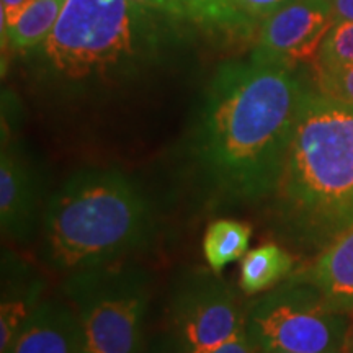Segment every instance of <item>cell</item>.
I'll use <instances>...</instances> for the list:
<instances>
[{
	"label": "cell",
	"instance_id": "1",
	"mask_svg": "<svg viewBox=\"0 0 353 353\" xmlns=\"http://www.w3.org/2000/svg\"><path fill=\"white\" fill-rule=\"evenodd\" d=\"M307 90L294 68L255 54L219 68L190 143L193 174L211 200H270Z\"/></svg>",
	"mask_w": 353,
	"mask_h": 353
},
{
	"label": "cell",
	"instance_id": "2",
	"mask_svg": "<svg viewBox=\"0 0 353 353\" xmlns=\"http://www.w3.org/2000/svg\"><path fill=\"white\" fill-rule=\"evenodd\" d=\"M270 200L273 229L291 244L322 250L352 226V105L309 88Z\"/></svg>",
	"mask_w": 353,
	"mask_h": 353
},
{
	"label": "cell",
	"instance_id": "3",
	"mask_svg": "<svg viewBox=\"0 0 353 353\" xmlns=\"http://www.w3.org/2000/svg\"><path fill=\"white\" fill-rule=\"evenodd\" d=\"M151 203L126 174L79 170L48 201L43 255L56 272L76 273L125 260L151 241Z\"/></svg>",
	"mask_w": 353,
	"mask_h": 353
},
{
	"label": "cell",
	"instance_id": "4",
	"mask_svg": "<svg viewBox=\"0 0 353 353\" xmlns=\"http://www.w3.org/2000/svg\"><path fill=\"white\" fill-rule=\"evenodd\" d=\"M144 12L131 0H65L39 46L43 74L70 90L134 76L154 43Z\"/></svg>",
	"mask_w": 353,
	"mask_h": 353
},
{
	"label": "cell",
	"instance_id": "5",
	"mask_svg": "<svg viewBox=\"0 0 353 353\" xmlns=\"http://www.w3.org/2000/svg\"><path fill=\"white\" fill-rule=\"evenodd\" d=\"M64 294L82 330V353H138L151 299V278L114 262L70 273Z\"/></svg>",
	"mask_w": 353,
	"mask_h": 353
},
{
	"label": "cell",
	"instance_id": "6",
	"mask_svg": "<svg viewBox=\"0 0 353 353\" xmlns=\"http://www.w3.org/2000/svg\"><path fill=\"white\" fill-rule=\"evenodd\" d=\"M245 330L260 352L343 353L348 321L314 286L293 276L249 307Z\"/></svg>",
	"mask_w": 353,
	"mask_h": 353
},
{
	"label": "cell",
	"instance_id": "7",
	"mask_svg": "<svg viewBox=\"0 0 353 353\" xmlns=\"http://www.w3.org/2000/svg\"><path fill=\"white\" fill-rule=\"evenodd\" d=\"M214 275L193 273L172 294L170 322L183 353H208L245 329L247 311Z\"/></svg>",
	"mask_w": 353,
	"mask_h": 353
},
{
	"label": "cell",
	"instance_id": "8",
	"mask_svg": "<svg viewBox=\"0 0 353 353\" xmlns=\"http://www.w3.org/2000/svg\"><path fill=\"white\" fill-rule=\"evenodd\" d=\"M334 25L329 0H290L260 23L254 54L291 68L316 61Z\"/></svg>",
	"mask_w": 353,
	"mask_h": 353
},
{
	"label": "cell",
	"instance_id": "9",
	"mask_svg": "<svg viewBox=\"0 0 353 353\" xmlns=\"http://www.w3.org/2000/svg\"><path fill=\"white\" fill-rule=\"evenodd\" d=\"M38 183L33 170L13 149L0 159V226L3 236L25 242L38 223Z\"/></svg>",
	"mask_w": 353,
	"mask_h": 353
},
{
	"label": "cell",
	"instance_id": "10",
	"mask_svg": "<svg viewBox=\"0 0 353 353\" xmlns=\"http://www.w3.org/2000/svg\"><path fill=\"white\" fill-rule=\"evenodd\" d=\"M7 353H82V330L74 307L57 299L43 301Z\"/></svg>",
	"mask_w": 353,
	"mask_h": 353
},
{
	"label": "cell",
	"instance_id": "11",
	"mask_svg": "<svg viewBox=\"0 0 353 353\" xmlns=\"http://www.w3.org/2000/svg\"><path fill=\"white\" fill-rule=\"evenodd\" d=\"M319 291L341 314H353V224L321 250L312 267L296 275Z\"/></svg>",
	"mask_w": 353,
	"mask_h": 353
},
{
	"label": "cell",
	"instance_id": "12",
	"mask_svg": "<svg viewBox=\"0 0 353 353\" xmlns=\"http://www.w3.org/2000/svg\"><path fill=\"white\" fill-rule=\"evenodd\" d=\"M2 306H0V353H7L13 339L23 327L25 322L32 317L41 304L43 281L37 278H15L3 280Z\"/></svg>",
	"mask_w": 353,
	"mask_h": 353
},
{
	"label": "cell",
	"instance_id": "13",
	"mask_svg": "<svg viewBox=\"0 0 353 353\" xmlns=\"http://www.w3.org/2000/svg\"><path fill=\"white\" fill-rule=\"evenodd\" d=\"M170 15L232 37H250L255 30L237 7L236 0H170Z\"/></svg>",
	"mask_w": 353,
	"mask_h": 353
},
{
	"label": "cell",
	"instance_id": "14",
	"mask_svg": "<svg viewBox=\"0 0 353 353\" xmlns=\"http://www.w3.org/2000/svg\"><path fill=\"white\" fill-rule=\"evenodd\" d=\"M293 267V255L273 242L247 250L241 262V288L245 294L262 293L280 283Z\"/></svg>",
	"mask_w": 353,
	"mask_h": 353
},
{
	"label": "cell",
	"instance_id": "15",
	"mask_svg": "<svg viewBox=\"0 0 353 353\" xmlns=\"http://www.w3.org/2000/svg\"><path fill=\"white\" fill-rule=\"evenodd\" d=\"M250 237L252 228L242 221L216 219L210 223L203 237V255L211 272H223L229 263L244 257Z\"/></svg>",
	"mask_w": 353,
	"mask_h": 353
},
{
	"label": "cell",
	"instance_id": "16",
	"mask_svg": "<svg viewBox=\"0 0 353 353\" xmlns=\"http://www.w3.org/2000/svg\"><path fill=\"white\" fill-rule=\"evenodd\" d=\"M65 0H34L15 25L8 28V41L19 51L41 46L54 28Z\"/></svg>",
	"mask_w": 353,
	"mask_h": 353
},
{
	"label": "cell",
	"instance_id": "17",
	"mask_svg": "<svg viewBox=\"0 0 353 353\" xmlns=\"http://www.w3.org/2000/svg\"><path fill=\"white\" fill-rule=\"evenodd\" d=\"M347 64H353V21H341L329 30L314 61L316 70Z\"/></svg>",
	"mask_w": 353,
	"mask_h": 353
},
{
	"label": "cell",
	"instance_id": "18",
	"mask_svg": "<svg viewBox=\"0 0 353 353\" xmlns=\"http://www.w3.org/2000/svg\"><path fill=\"white\" fill-rule=\"evenodd\" d=\"M317 85L324 94L347 101L353 107V64L316 70Z\"/></svg>",
	"mask_w": 353,
	"mask_h": 353
},
{
	"label": "cell",
	"instance_id": "19",
	"mask_svg": "<svg viewBox=\"0 0 353 353\" xmlns=\"http://www.w3.org/2000/svg\"><path fill=\"white\" fill-rule=\"evenodd\" d=\"M236 2L237 7L241 8V12L245 15V19L255 28H259L265 19H268L273 12L283 7L290 0H236Z\"/></svg>",
	"mask_w": 353,
	"mask_h": 353
},
{
	"label": "cell",
	"instance_id": "20",
	"mask_svg": "<svg viewBox=\"0 0 353 353\" xmlns=\"http://www.w3.org/2000/svg\"><path fill=\"white\" fill-rule=\"evenodd\" d=\"M208 353H260V348L257 343L252 341L249 332L244 329L241 334H237L236 337H232L231 341L221 343L219 347L213 348Z\"/></svg>",
	"mask_w": 353,
	"mask_h": 353
},
{
	"label": "cell",
	"instance_id": "21",
	"mask_svg": "<svg viewBox=\"0 0 353 353\" xmlns=\"http://www.w3.org/2000/svg\"><path fill=\"white\" fill-rule=\"evenodd\" d=\"M34 0H2V13L7 20V26L10 28L19 21L26 8H28Z\"/></svg>",
	"mask_w": 353,
	"mask_h": 353
},
{
	"label": "cell",
	"instance_id": "22",
	"mask_svg": "<svg viewBox=\"0 0 353 353\" xmlns=\"http://www.w3.org/2000/svg\"><path fill=\"white\" fill-rule=\"evenodd\" d=\"M334 12L335 23L353 21V0H329Z\"/></svg>",
	"mask_w": 353,
	"mask_h": 353
},
{
	"label": "cell",
	"instance_id": "23",
	"mask_svg": "<svg viewBox=\"0 0 353 353\" xmlns=\"http://www.w3.org/2000/svg\"><path fill=\"white\" fill-rule=\"evenodd\" d=\"M131 2L145 8H159V10L170 13V0H131Z\"/></svg>",
	"mask_w": 353,
	"mask_h": 353
},
{
	"label": "cell",
	"instance_id": "24",
	"mask_svg": "<svg viewBox=\"0 0 353 353\" xmlns=\"http://www.w3.org/2000/svg\"><path fill=\"white\" fill-rule=\"evenodd\" d=\"M260 353H291V352H260Z\"/></svg>",
	"mask_w": 353,
	"mask_h": 353
}]
</instances>
